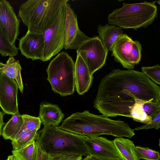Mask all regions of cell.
Returning <instances> with one entry per match:
<instances>
[{
	"instance_id": "1",
	"label": "cell",
	"mask_w": 160,
	"mask_h": 160,
	"mask_svg": "<svg viewBox=\"0 0 160 160\" xmlns=\"http://www.w3.org/2000/svg\"><path fill=\"white\" fill-rule=\"evenodd\" d=\"M160 103V87L142 72L113 69L101 80L94 107L108 117L133 118L142 104Z\"/></svg>"
},
{
	"instance_id": "2",
	"label": "cell",
	"mask_w": 160,
	"mask_h": 160,
	"mask_svg": "<svg viewBox=\"0 0 160 160\" xmlns=\"http://www.w3.org/2000/svg\"><path fill=\"white\" fill-rule=\"evenodd\" d=\"M59 128L87 137L105 134L131 138L135 134L134 129L124 121L113 120L103 114L97 115L86 110L73 113L64 120Z\"/></svg>"
},
{
	"instance_id": "3",
	"label": "cell",
	"mask_w": 160,
	"mask_h": 160,
	"mask_svg": "<svg viewBox=\"0 0 160 160\" xmlns=\"http://www.w3.org/2000/svg\"><path fill=\"white\" fill-rule=\"evenodd\" d=\"M68 0H29L20 6L18 15L28 31L42 33L55 21L62 6Z\"/></svg>"
},
{
	"instance_id": "4",
	"label": "cell",
	"mask_w": 160,
	"mask_h": 160,
	"mask_svg": "<svg viewBox=\"0 0 160 160\" xmlns=\"http://www.w3.org/2000/svg\"><path fill=\"white\" fill-rule=\"evenodd\" d=\"M35 140L49 155L77 154L87 156L88 152L84 142L87 137L70 132L50 126L37 132Z\"/></svg>"
},
{
	"instance_id": "5",
	"label": "cell",
	"mask_w": 160,
	"mask_h": 160,
	"mask_svg": "<svg viewBox=\"0 0 160 160\" xmlns=\"http://www.w3.org/2000/svg\"><path fill=\"white\" fill-rule=\"evenodd\" d=\"M156 2L123 3L122 7L116 9L108 15V22L122 29L137 30L141 27L146 28L152 23L157 17Z\"/></svg>"
},
{
	"instance_id": "6",
	"label": "cell",
	"mask_w": 160,
	"mask_h": 160,
	"mask_svg": "<svg viewBox=\"0 0 160 160\" xmlns=\"http://www.w3.org/2000/svg\"><path fill=\"white\" fill-rule=\"evenodd\" d=\"M46 71L47 80L54 92L62 96L74 93L75 62L68 53H59L50 62Z\"/></svg>"
},
{
	"instance_id": "7",
	"label": "cell",
	"mask_w": 160,
	"mask_h": 160,
	"mask_svg": "<svg viewBox=\"0 0 160 160\" xmlns=\"http://www.w3.org/2000/svg\"><path fill=\"white\" fill-rule=\"evenodd\" d=\"M66 3L61 7L52 26L42 33L44 41L43 62L49 60L63 48Z\"/></svg>"
},
{
	"instance_id": "8",
	"label": "cell",
	"mask_w": 160,
	"mask_h": 160,
	"mask_svg": "<svg viewBox=\"0 0 160 160\" xmlns=\"http://www.w3.org/2000/svg\"><path fill=\"white\" fill-rule=\"evenodd\" d=\"M77 52L86 63L92 76L105 65L108 53L98 36L90 38L83 43Z\"/></svg>"
},
{
	"instance_id": "9",
	"label": "cell",
	"mask_w": 160,
	"mask_h": 160,
	"mask_svg": "<svg viewBox=\"0 0 160 160\" xmlns=\"http://www.w3.org/2000/svg\"><path fill=\"white\" fill-rule=\"evenodd\" d=\"M65 7L63 48L66 50H77L83 43L90 38L80 30L78 24L77 15L70 5L67 3Z\"/></svg>"
},
{
	"instance_id": "10",
	"label": "cell",
	"mask_w": 160,
	"mask_h": 160,
	"mask_svg": "<svg viewBox=\"0 0 160 160\" xmlns=\"http://www.w3.org/2000/svg\"><path fill=\"white\" fill-rule=\"evenodd\" d=\"M18 89L15 79L7 76L0 69V107L4 113L13 115L19 112Z\"/></svg>"
},
{
	"instance_id": "11",
	"label": "cell",
	"mask_w": 160,
	"mask_h": 160,
	"mask_svg": "<svg viewBox=\"0 0 160 160\" xmlns=\"http://www.w3.org/2000/svg\"><path fill=\"white\" fill-rule=\"evenodd\" d=\"M84 143L88 155L101 158L122 160L113 140L102 137H87Z\"/></svg>"
},
{
	"instance_id": "12",
	"label": "cell",
	"mask_w": 160,
	"mask_h": 160,
	"mask_svg": "<svg viewBox=\"0 0 160 160\" xmlns=\"http://www.w3.org/2000/svg\"><path fill=\"white\" fill-rule=\"evenodd\" d=\"M20 20L9 2L0 0V28L13 45L19 34Z\"/></svg>"
},
{
	"instance_id": "13",
	"label": "cell",
	"mask_w": 160,
	"mask_h": 160,
	"mask_svg": "<svg viewBox=\"0 0 160 160\" xmlns=\"http://www.w3.org/2000/svg\"><path fill=\"white\" fill-rule=\"evenodd\" d=\"M44 41L42 33L27 31L19 39L18 49L21 54L32 60L40 59L43 61Z\"/></svg>"
},
{
	"instance_id": "14",
	"label": "cell",
	"mask_w": 160,
	"mask_h": 160,
	"mask_svg": "<svg viewBox=\"0 0 160 160\" xmlns=\"http://www.w3.org/2000/svg\"><path fill=\"white\" fill-rule=\"evenodd\" d=\"M133 40L126 34L119 36L113 44L111 56L115 61L120 63L124 68L133 70L134 67L131 63L129 55Z\"/></svg>"
},
{
	"instance_id": "15",
	"label": "cell",
	"mask_w": 160,
	"mask_h": 160,
	"mask_svg": "<svg viewBox=\"0 0 160 160\" xmlns=\"http://www.w3.org/2000/svg\"><path fill=\"white\" fill-rule=\"evenodd\" d=\"M74 77L77 91L82 95L90 88L92 81L93 76L90 75L86 63L78 54L75 63Z\"/></svg>"
},
{
	"instance_id": "16",
	"label": "cell",
	"mask_w": 160,
	"mask_h": 160,
	"mask_svg": "<svg viewBox=\"0 0 160 160\" xmlns=\"http://www.w3.org/2000/svg\"><path fill=\"white\" fill-rule=\"evenodd\" d=\"M39 117L44 127L58 126L64 117V114L58 105L42 103L40 106Z\"/></svg>"
},
{
	"instance_id": "17",
	"label": "cell",
	"mask_w": 160,
	"mask_h": 160,
	"mask_svg": "<svg viewBox=\"0 0 160 160\" xmlns=\"http://www.w3.org/2000/svg\"><path fill=\"white\" fill-rule=\"evenodd\" d=\"M98 36L106 50L108 52L111 51L112 46L118 38L123 34L122 29L109 24L98 26Z\"/></svg>"
},
{
	"instance_id": "18",
	"label": "cell",
	"mask_w": 160,
	"mask_h": 160,
	"mask_svg": "<svg viewBox=\"0 0 160 160\" xmlns=\"http://www.w3.org/2000/svg\"><path fill=\"white\" fill-rule=\"evenodd\" d=\"M113 141L122 160H140L137 156L133 141L122 137L116 138Z\"/></svg>"
},
{
	"instance_id": "19",
	"label": "cell",
	"mask_w": 160,
	"mask_h": 160,
	"mask_svg": "<svg viewBox=\"0 0 160 160\" xmlns=\"http://www.w3.org/2000/svg\"><path fill=\"white\" fill-rule=\"evenodd\" d=\"M23 123L22 116L19 112L12 115L2 130V135L4 139H13L19 132Z\"/></svg>"
},
{
	"instance_id": "20",
	"label": "cell",
	"mask_w": 160,
	"mask_h": 160,
	"mask_svg": "<svg viewBox=\"0 0 160 160\" xmlns=\"http://www.w3.org/2000/svg\"><path fill=\"white\" fill-rule=\"evenodd\" d=\"M12 152L17 160H37L38 143L34 140L21 148L13 150Z\"/></svg>"
},
{
	"instance_id": "21",
	"label": "cell",
	"mask_w": 160,
	"mask_h": 160,
	"mask_svg": "<svg viewBox=\"0 0 160 160\" xmlns=\"http://www.w3.org/2000/svg\"><path fill=\"white\" fill-rule=\"evenodd\" d=\"M37 130H23L18 133L11 141L13 150L21 148L35 140L37 137Z\"/></svg>"
},
{
	"instance_id": "22",
	"label": "cell",
	"mask_w": 160,
	"mask_h": 160,
	"mask_svg": "<svg viewBox=\"0 0 160 160\" xmlns=\"http://www.w3.org/2000/svg\"><path fill=\"white\" fill-rule=\"evenodd\" d=\"M22 68L18 60L10 57L6 63L0 62V69L8 77L14 79L18 71Z\"/></svg>"
},
{
	"instance_id": "23",
	"label": "cell",
	"mask_w": 160,
	"mask_h": 160,
	"mask_svg": "<svg viewBox=\"0 0 160 160\" xmlns=\"http://www.w3.org/2000/svg\"><path fill=\"white\" fill-rule=\"evenodd\" d=\"M18 49L11 44L0 28V54L2 56L14 57L18 55Z\"/></svg>"
},
{
	"instance_id": "24",
	"label": "cell",
	"mask_w": 160,
	"mask_h": 160,
	"mask_svg": "<svg viewBox=\"0 0 160 160\" xmlns=\"http://www.w3.org/2000/svg\"><path fill=\"white\" fill-rule=\"evenodd\" d=\"M135 150L137 156L140 160H159L160 153L158 151L141 146H135Z\"/></svg>"
},
{
	"instance_id": "25",
	"label": "cell",
	"mask_w": 160,
	"mask_h": 160,
	"mask_svg": "<svg viewBox=\"0 0 160 160\" xmlns=\"http://www.w3.org/2000/svg\"><path fill=\"white\" fill-rule=\"evenodd\" d=\"M22 115L23 123L18 133L23 130L28 131L34 130L38 131L40 128L41 123L39 117H33L26 114Z\"/></svg>"
},
{
	"instance_id": "26",
	"label": "cell",
	"mask_w": 160,
	"mask_h": 160,
	"mask_svg": "<svg viewBox=\"0 0 160 160\" xmlns=\"http://www.w3.org/2000/svg\"><path fill=\"white\" fill-rule=\"evenodd\" d=\"M142 72L156 84H160V66L157 64L151 67H142Z\"/></svg>"
},
{
	"instance_id": "27",
	"label": "cell",
	"mask_w": 160,
	"mask_h": 160,
	"mask_svg": "<svg viewBox=\"0 0 160 160\" xmlns=\"http://www.w3.org/2000/svg\"><path fill=\"white\" fill-rule=\"evenodd\" d=\"M142 45L138 40L133 41L129 55L130 61L133 66L138 64L141 60Z\"/></svg>"
},
{
	"instance_id": "28",
	"label": "cell",
	"mask_w": 160,
	"mask_h": 160,
	"mask_svg": "<svg viewBox=\"0 0 160 160\" xmlns=\"http://www.w3.org/2000/svg\"><path fill=\"white\" fill-rule=\"evenodd\" d=\"M140 108L148 116L150 117L152 120L160 112V103L146 102L141 104Z\"/></svg>"
},
{
	"instance_id": "29",
	"label": "cell",
	"mask_w": 160,
	"mask_h": 160,
	"mask_svg": "<svg viewBox=\"0 0 160 160\" xmlns=\"http://www.w3.org/2000/svg\"><path fill=\"white\" fill-rule=\"evenodd\" d=\"M82 156L77 154L49 155L50 160H82Z\"/></svg>"
},
{
	"instance_id": "30",
	"label": "cell",
	"mask_w": 160,
	"mask_h": 160,
	"mask_svg": "<svg viewBox=\"0 0 160 160\" xmlns=\"http://www.w3.org/2000/svg\"><path fill=\"white\" fill-rule=\"evenodd\" d=\"M160 127V112L155 116L154 118L149 123L141 127L135 128L134 130H139L142 129H148L154 128L158 129Z\"/></svg>"
},
{
	"instance_id": "31",
	"label": "cell",
	"mask_w": 160,
	"mask_h": 160,
	"mask_svg": "<svg viewBox=\"0 0 160 160\" xmlns=\"http://www.w3.org/2000/svg\"><path fill=\"white\" fill-rule=\"evenodd\" d=\"M38 143V153L37 160H50L49 154L46 152L42 145Z\"/></svg>"
},
{
	"instance_id": "32",
	"label": "cell",
	"mask_w": 160,
	"mask_h": 160,
	"mask_svg": "<svg viewBox=\"0 0 160 160\" xmlns=\"http://www.w3.org/2000/svg\"><path fill=\"white\" fill-rule=\"evenodd\" d=\"M21 70H19L18 74L14 79L18 85V88L19 89L21 93H23V86L21 75Z\"/></svg>"
},
{
	"instance_id": "33",
	"label": "cell",
	"mask_w": 160,
	"mask_h": 160,
	"mask_svg": "<svg viewBox=\"0 0 160 160\" xmlns=\"http://www.w3.org/2000/svg\"><path fill=\"white\" fill-rule=\"evenodd\" d=\"M82 160H115L99 158L94 156L88 155Z\"/></svg>"
},
{
	"instance_id": "34",
	"label": "cell",
	"mask_w": 160,
	"mask_h": 160,
	"mask_svg": "<svg viewBox=\"0 0 160 160\" xmlns=\"http://www.w3.org/2000/svg\"><path fill=\"white\" fill-rule=\"evenodd\" d=\"M4 124L3 115L0 110V136L2 135V129Z\"/></svg>"
},
{
	"instance_id": "35",
	"label": "cell",
	"mask_w": 160,
	"mask_h": 160,
	"mask_svg": "<svg viewBox=\"0 0 160 160\" xmlns=\"http://www.w3.org/2000/svg\"><path fill=\"white\" fill-rule=\"evenodd\" d=\"M6 160H17L15 157L13 155L8 156Z\"/></svg>"
}]
</instances>
